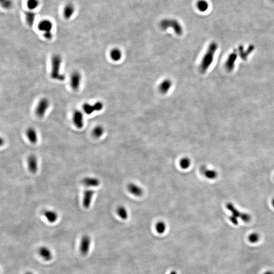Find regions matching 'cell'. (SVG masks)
Segmentation results:
<instances>
[{
	"label": "cell",
	"mask_w": 274,
	"mask_h": 274,
	"mask_svg": "<svg viewBox=\"0 0 274 274\" xmlns=\"http://www.w3.org/2000/svg\"><path fill=\"white\" fill-rule=\"evenodd\" d=\"M173 85L172 80L166 79L161 82L159 86V92L162 94H166L170 90Z\"/></svg>",
	"instance_id": "5bb4252c"
},
{
	"label": "cell",
	"mask_w": 274,
	"mask_h": 274,
	"mask_svg": "<svg viewBox=\"0 0 274 274\" xmlns=\"http://www.w3.org/2000/svg\"><path fill=\"white\" fill-rule=\"evenodd\" d=\"M28 170L33 174H35L38 169V159L34 154L30 155L28 158Z\"/></svg>",
	"instance_id": "8fae6325"
},
{
	"label": "cell",
	"mask_w": 274,
	"mask_h": 274,
	"mask_svg": "<svg viewBox=\"0 0 274 274\" xmlns=\"http://www.w3.org/2000/svg\"><path fill=\"white\" fill-rule=\"evenodd\" d=\"M166 224L163 221L157 222L155 225V229L159 234H163L166 231Z\"/></svg>",
	"instance_id": "484cf974"
},
{
	"label": "cell",
	"mask_w": 274,
	"mask_h": 274,
	"mask_svg": "<svg viewBox=\"0 0 274 274\" xmlns=\"http://www.w3.org/2000/svg\"><path fill=\"white\" fill-rule=\"evenodd\" d=\"M104 108V104L101 101H98L94 104L84 103L83 105V110L85 114L87 115H91L95 112L101 111Z\"/></svg>",
	"instance_id": "8992f818"
},
{
	"label": "cell",
	"mask_w": 274,
	"mask_h": 274,
	"mask_svg": "<svg viewBox=\"0 0 274 274\" xmlns=\"http://www.w3.org/2000/svg\"><path fill=\"white\" fill-rule=\"evenodd\" d=\"M272 205L273 207H274V198L273 199L272 202Z\"/></svg>",
	"instance_id": "e575fe53"
},
{
	"label": "cell",
	"mask_w": 274,
	"mask_h": 274,
	"mask_svg": "<svg viewBox=\"0 0 274 274\" xmlns=\"http://www.w3.org/2000/svg\"><path fill=\"white\" fill-rule=\"evenodd\" d=\"M62 63V59L59 55H55L52 57L50 76L52 79L62 81L65 79L64 74H62L60 71Z\"/></svg>",
	"instance_id": "6da1fadb"
},
{
	"label": "cell",
	"mask_w": 274,
	"mask_h": 274,
	"mask_svg": "<svg viewBox=\"0 0 274 274\" xmlns=\"http://www.w3.org/2000/svg\"><path fill=\"white\" fill-rule=\"evenodd\" d=\"M82 80V75L78 71L73 72L70 77V85L72 89L77 91L79 89Z\"/></svg>",
	"instance_id": "ba28073f"
},
{
	"label": "cell",
	"mask_w": 274,
	"mask_h": 274,
	"mask_svg": "<svg viewBox=\"0 0 274 274\" xmlns=\"http://www.w3.org/2000/svg\"><path fill=\"white\" fill-rule=\"evenodd\" d=\"M122 57V53L121 50L118 48H114L112 49L110 52V57L114 62H118Z\"/></svg>",
	"instance_id": "44dd1931"
},
{
	"label": "cell",
	"mask_w": 274,
	"mask_h": 274,
	"mask_svg": "<svg viewBox=\"0 0 274 274\" xmlns=\"http://www.w3.org/2000/svg\"><path fill=\"white\" fill-rule=\"evenodd\" d=\"M116 213L119 217L122 220H127L128 218L129 212L125 206H118L116 209Z\"/></svg>",
	"instance_id": "7402d4cb"
},
{
	"label": "cell",
	"mask_w": 274,
	"mask_h": 274,
	"mask_svg": "<svg viewBox=\"0 0 274 274\" xmlns=\"http://www.w3.org/2000/svg\"><path fill=\"white\" fill-rule=\"evenodd\" d=\"M226 207L232 213V216L229 217V220L231 222H232L234 225H237L238 224V218H241L242 221L245 223L249 222L250 221H251V217L249 214L240 212L237 209L234 207L233 204H227Z\"/></svg>",
	"instance_id": "3957f363"
},
{
	"label": "cell",
	"mask_w": 274,
	"mask_h": 274,
	"mask_svg": "<svg viewBox=\"0 0 274 274\" xmlns=\"http://www.w3.org/2000/svg\"><path fill=\"white\" fill-rule=\"evenodd\" d=\"M43 214L49 223H55L58 219V214L55 211L46 210Z\"/></svg>",
	"instance_id": "ffe728a7"
},
{
	"label": "cell",
	"mask_w": 274,
	"mask_h": 274,
	"mask_svg": "<svg viewBox=\"0 0 274 274\" xmlns=\"http://www.w3.org/2000/svg\"><path fill=\"white\" fill-rule=\"evenodd\" d=\"M170 274H177V273L176 272L175 270H173V271H172Z\"/></svg>",
	"instance_id": "d6a6232c"
},
{
	"label": "cell",
	"mask_w": 274,
	"mask_h": 274,
	"mask_svg": "<svg viewBox=\"0 0 274 274\" xmlns=\"http://www.w3.org/2000/svg\"><path fill=\"white\" fill-rule=\"evenodd\" d=\"M53 28V24L51 21L44 19L41 21L38 25V28L43 33L51 32Z\"/></svg>",
	"instance_id": "2e32d148"
},
{
	"label": "cell",
	"mask_w": 274,
	"mask_h": 274,
	"mask_svg": "<svg viewBox=\"0 0 274 274\" xmlns=\"http://www.w3.org/2000/svg\"><path fill=\"white\" fill-rule=\"evenodd\" d=\"M159 25L163 30H166L172 28L177 35H181L183 33V28L178 21L176 19H164L161 21Z\"/></svg>",
	"instance_id": "277c9868"
},
{
	"label": "cell",
	"mask_w": 274,
	"mask_h": 274,
	"mask_svg": "<svg viewBox=\"0 0 274 274\" xmlns=\"http://www.w3.org/2000/svg\"><path fill=\"white\" fill-rule=\"evenodd\" d=\"M104 127L101 125H96V127L93 128L92 131L93 136L96 138H101L102 136L104 134Z\"/></svg>",
	"instance_id": "cb8c5ba5"
},
{
	"label": "cell",
	"mask_w": 274,
	"mask_h": 274,
	"mask_svg": "<svg viewBox=\"0 0 274 274\" xmlns=\"http://www.w3.org/2000/svg\"><path fill=\"white\" fill-rule=\"evenodd\" d=\"M263 274H274V272L272 270H268Z\"/></svg>",
	"instance_id": "1f68e13d"
},
{
	"label": "cell",
	"mask_w": 274,
	"mask_h": 274,
	"mask_svg": "<svg viewBox=\"0 0 274 274\" xmlns=\"http://www.w3.org/2000/svg\"><path fill=\"white\" fill-rule=\"evenodd\" d=\"M1 2L5 8H9L11 5V2L10 0H1Z\"/></svg>",
	"instance_id": "f546056e"
},
{
	"label": "cell",
	"mask_w": 274,
	"mask_h": 274,
	"mask_svg": "<svg viewBox=\"0 0 274 274\" xmlns=\"http://www.w3.org/2000/svg\"><path fill=\"white\" fill-rule=\"evenodd\" d=\"M260 240V236L257 233H252L248 236V240L251 243H256Z\"/></svg>",
	"instance_id": "f1b7e54d"
},
{
	"label": "cell",
	"mask_w": 274,
	"mask_h": 274,
	"mask_svg": "<svg viewBox=\"0 0 274 274\" xmlns=\"http://www.w3.org/2000/svg\"><path fill=\"white\" fill-rule=\"evenodd\" d=\"M127 189L130 194L135 197H141L144 194V190L142 187L134 183H130L127 186Z\"/></svg>",
	"instance_id": "30bf717a"
},
{
	"label": "cell",
	"mask_w": 274,
	"mask_h": 274,
	"mask_svg": "<svg viewBox=\"0 0 274 274\" xmlns=\"http://www.w3.org/2000/svg\"><path fill=\"white\" fill-rule=\"evenodd\" d=\"M26 135L29 141L32 144H36L38 142V135L36 130L33 127H28L26 130Z\"/></svg>",
	"instance_id": "e0dca14e"
},
{
	"label": "cell",
	"mask_w": 274,
	"mask_h": 274,
	"mask_svg": "<svg viewBox=\"0 0 274 274\" xmlns=\"http://www.w3.org/2000/svg\"><path fill=\"white\" fill-rule=\"evenodd\" d=\"M200 171L201 173L208 179H215L217 177L218 173L216 171L210 169L205 166L201 167Z\"/></svg>",
	"instance_id": "7c38bea8"
},
{
	"label": "cell",
	"mask_w": 274,
	"mask_h": 274,
	"mask_svg": "<svg viewBox=\"0 0 274 274\" xmlns=\"http://www.w3.org/2000/svg\"><path fill=\"white\" fill-rule=\"evenodd\" d=\"M27 4L29 9L33 10L38 7L39 1V0H28Z\"/></svg>",
	"instance_id": "83f0119b"
},
{
	"label": "cell",
	"mask_w": 274,
	"mask_h": 274,
	"mask_svg": "<svg viewBox=\"0 0 274 274\" xmlns=\"http://www.w3.org/2000/svg\"><path fill=\"white\" fill-rule=\"evenodd\" d=\"M94 193L95 191L91 189H87L84 191L83 196V207L86 209H89L90 207Z\"/></svg>",
	"instance_id": "4fadbf2b"
},
{
	"label": "cell",
	"mask_w": 274,
	"mask_h": 274,
	"mask_svg": "<svg viewBox=\"0 0 274 274\" xmlns=\"http://www.w3.org/2000/svg\"><path fill=\"white\" fill-rule=\"evenodd\" d=\"M270 1H271L272 2H273V3H274V0H270Z\"/></svg>",
	"instance_id": "d590c367"
},
{
	"label": "cell",
	"mask_w": 274,
	"mask_h": 274,
	"mask_svg": "<svg viewBox=\"0 0 274 274\" xmlns=\"http://www.w3.org/2000/svg\"></svg>",
	"instance_id": "8d00e7d4"
},
{
	"label": "cell",
	"mask_w": 274,
	"mask_h": 274,
	"mask_svg": "<svg viewBox=\"0 0 274 274\" xmlns=\"http://www.w3.org/2000/svg\"><path fill=\"white\" fill-rule=\"evenodd\" d=\"M191 163V160L189 157H182L180 161V166L181 168L182 169L186 170L190 166Z\"/></svg>",
	"instance_id": "d4e9b609"
},
{
	"label": "cell",
	"mask_w": 274,
	"mask_h": 274,
	"mask_svg": "<svg viewBox=\"0 0 274 274\" xmlns=\"http://www.w3.org/2000/svg\"><path fill=\"white\" fill-rule=\"evenodd\" d=\"M50 106V102L48 99L43 98L40 99L35 109V113L38 117L42 118L45 115Z\"/></svg>",
	"instance_id": "5b68a950"
},
{
	"label": "cell",
	"mask_w": 274,
	"mask_h": 274,
	"mask_svg": "<svg viewBox=\"0 0 274 274\" xmlns=\"http://www.w3.org/2000/svg\"><path fill=\"white\" fill-rule=\"evenodd\" d=\"M35 19V14L32 12H28L26 14V20L27 23L30 26H32L34 25Z\"/></svg>",
	"instance_id": "4316f807"
},
{
	"label": "cell",
	"mask_w": 274,
	"mask_h": 274,
	"mask_svg": "<svg viewBox=\"0 0 274 274\" xmlns=\"http://www.w3.org/2000/svg\"><path fill=\"white\" fill-rule=\"evenodd\" d=\"M217 47V46L216 44L214 42L210 44V45L209 46L208 50H207L204 57H202L200 66V70L202 73H205L206 72L212 64L213 61L214 55L215 52Z\"/></svg>",
	"instance_id": "7a4b0ae2"
},
{
	"label": "cell",
	"mask_w": 274,
	"mask_h": 274,
	"mask_svg": "<svg viewBox=\"0 0 274 274\" xmlns=\"http://www.w3.org/2000/svg\"><path fill=\"white\" fill-rule=\"evenodd\" d=\"M73 122L77 129H81L84 126L83 114L80 110H75L73 114Z\"/></svg>",
	"instance_id": "9c48e42d"
},
{
	"label": "cell",
	"mask_w": 274,
	"mask_h": 274,
	"mask_svg": "<svg viewBox=\"0 0 274 274\" xmlns=\"http://www.w3.org/2000/svg\"><path fill=\"white\" fill-rule=\"evenodd\" d=\"M25 274H34L33 273L31 272H28L26 273Z\"/></svg>",
	"instance_id": "836d02e7"
},
{
	"label": "cell",
	"mask_w": 274,
	"mask_h": 274,
	"mask_svg": "<svg viewBox=\"0 0 274 274\" xmlns=\"http://www.w3.org/2000/svg\"><path fill=\"white\" fill-rule=\"evenodd\" d=\"M38 253L44 260L50 261L52 258V253L49 248L46 246H42L39 248Z\"/></svg>",
	"instance_id": "9a60e30c"
},
{
	"label": "cell",
	"mask_w": 274,
	"mask_h": 274,
	"mask_svg": "<svg viewBox=\"0 0 274 274\" xmlns=\"http://www.w3.org/2000/svg\"><path fill=\"white\" fill-rule=\"evenodd\" d=\"M43 36L44 38L46 39H47V40H51V39L53 37V35L52 34L51 32L44 33Z\"/></svg>",
	"instance_id": "4dcf8cb0"
},
{
	"label": "cell",
	"mask_w": 274,
	"mask_h": 274,
	"mask_svg": "<svg viewBox=\"0 0 274 274\" xmlns=\"http://www.w3.org/2000/svg\"><path fill=\"white\" fill-rule=\"evenodd\" d=\"M82 183L87 187H98L100 184V181L96 177H87L83 179Z\"/></svg>",
	"instance_id": "ac0fdd59"
},
{
	"label": "cell",
	"mask_w": 274,
	"mask_h": 274,
	"mask_svg": "<svg viewBox=\"0 0 274 274\" xmlns=\"http://www.w3.org/2000/svg\"><path fill=\"white\" fill-rule=\"evenodd\" d=\"M75 11V8L73 4L71 3L67 4L66 5L64 6L63 10V15L64 18L67 19H70V18L74 14Z\"/></svg>",
	"instance_id": "d6986e66"
},
{
	"label": "cell",
	"mask_w": 274,
	"mask_h": 274,
	"mask_svg": "<svg viewBox=\"0 0 274 274\" xmlns=\"http://www.w3.org/2000/svg\"><path fill=\"white\" fill-rule=\"evenodd\" d=\"M91 244V239L89 235H84L80 242L79 250L82 255H87Z\"/></svg>",
	"instance_id": "52a82bcc"
},
{
	"label": "cell",
	"mask_w": 274,
	"mask_h": 274,
	"mask_svg": "<svg viewBox=\"0 0 274 274\" xmlns=\"http://www.w3.org/2000/svg\"><path fill=\"white\" fill-rule=\"evenodd\" d=\"M197 7L200 11L205 12L208 10L209 5L206 0H199L197 2Z\"/></svg>",
	"instance_id": "603a6c76"
}]
</instances>
